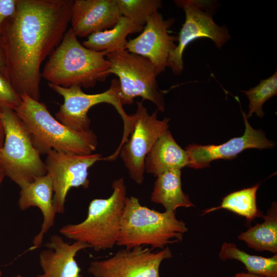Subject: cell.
Masks as SVG:
<instances>
[{
	"label": "cell",
	"mask_w": 277,
	"mask_h": 277,
	"mask_svg": "<svg viewBox=\"0 0 277 277\" xmlns=\"http://www.w3.org/2000/svg\"><path fill=\"white\" fill-rule=\"evenodd\" d=\"M73 0H18L0 36L6 76L20 95L39 101L41 67L61 42L70 22Z\"/></svg>",
	"instance_id": "1"
},
{
	"label": "cell",
	"mask_w": 277,
	"mask_h": 277,
	"mask_svg": "<svg viewBox=\"0 0 277 277\" xmlns=\"http://www.w3.org/2000/svg\"><path fill=\"white\" fill-rule=\"evenodd\" d=\"M107 53L87 48L69 28L46 63L42 76L48 83L68 88L86 89L104 82L110 74Z\"/></svg>",
	"instance_id": "2"
},
{
	"label": "cell",
	"mask_w": 277,
	"mask_h": 277,
	"mask_svg": "<svg viewBox=\"0 0 277 277\" xmlns=\"http://www.w3.org/2000/svg\"><path fill=\"white\" fill-rule=\"evenodd\" d=\"M14 110L29 132L33 144L40 155L54 150L77 154H90L96 148L94 132H77L54 117L46 106L26 94Z\"/></svg>",
	"instance_id": "3"
},
{
	"label": "cell",
	"mask_w": 277,
	"mask_h": 277,
	"mask_svg": "<svg viewBox=\"0 0 277 277\" xmlns=\"http://www.w3.org/2000/svg\"><path fill=\"white\" fill-rule=\"evenodd\" d=\"M187 231L175 212L151 209L132 196L126 199L116 244L126 249L149 245L153 250L162 249L169 244L182 241Z\"/></svg>",
	"instance_id": "4"
},
{
	"label": "cell",
	"mask_w": 277,
	"mask_h": 277,
	"mask_svg": "<svg viewBox=\"0 0 277 277\" xmlns=\"http://www.w3.org/2000/svg\"><path fill=\"white\" fill-rule=\"evenodd\" d=\"M113 192L107 199L92 200L86 218L82 222L63 226L60 232L74 241L88 244L95 251L112 248L116 244L126 196L123 177L114 180Z\"/></svg>",
	"instance_id": "5"
},
{
	"label": "cell",
	"mask_w": 277,
	"mask_h": 277,
	"mask_svg": "<svg viewBox=\"0 0 277 277\" xmlns=\"http://www.w3.org/2000/svg\"><path fill=\"white\" fill-rule=\"evenodd\" d=\"M5 140L0 149V170L20 188L47 174L45 162L15 111L0 108Z\"/></svg>",
	"instance_id": "6"
},
{
	"label": "cell",
	"mask_w": 277,
	"mask_h": 277,
	"mask_svg": "<svg viewBox=\"0 0 277 277\" xmlns=\"http://www.w3.org/2000/svg\"><path fill=\"white\" fill-rule=\"evenodd\" d=\"M110 66V74L118 77L119 96L123 106L132 105L134 98L152 102L158 111L165 110V101L156 81L157 73L153 64L147 58L126 50L108 53L106 56Z\"/></svg>",
	"instance_id": "7"
},
{
	"label": "cell",
	"mask_w": 277,
	"mask_h": 277,
	"mask_svg": "<svg viewBox=\"0 0 277 277\" xmlns=\"http://www.w3.org/2000/svg\"><path fill=\"white\" fill-rule=\"evenodd\" d=\"M48 84L49 87L62 96L63 103L55 113V118L69 128L77 132L89 130L91 120L88 116L89 109L100 103L112 105L121 116L124 123V134L122 140L128 139L133 128L131 115L124 111L120 98L118 80L113 79L108 89L96 94H87L78 86L65 88Z\"/></svg>",
	"instance_id": "8"
},
{
	"label": "cell",
	"mask_w": 277,
	"mask_h": 277,
	"mask_svg": "<svg viewBox=\"0 0 277 277\" xmlns=\"http://www.w3.org/2000/svg\"><path fill=\"white\" fill-rule=\"evenodd\" d=\"M174 3L185 13V21L180 31L177 46L169 58L168 67L175 75L180 74L184 69L183 53L193 41L208 38L220 49L231 38L225 25L220 26L213 21L217 8L216 3L203 0H176Z\"/></svg>",
	"instance_id": "9"
},
{
	"label": "cell",
	"mask_w": 277,
	"mask_h": 277,
	"mask_svg": "<svg viewBox=\"0 0 277 277\" xmlns=\"http://www.w3.org/2000/svg\"><path fill=\"white\" fill-rule=\"evenodd\" d=\"M143 102H137L136 111L131 115L133 128L130 138L118 152L130 177L137 184L144 179L147 155L159 137L168 130L170 121L167 117L158 120L157 110L149 114Z\"/></svg>",
	"instance_id": "10"
},
{
	"label": "cell",
	"mask_w": 277,
	"mask_h": 277,
	"mask_svg": "<svg viewBox=\"0 0 277 277\" xmlns=\"http://www.w3.org/2000/svg\"><path fill=\"white\" fill-rule=\"evenodd\" d=\"M46 155L45 164L52 182L53 207L56 213H63L69 191L73 187L88 188V169L104 158L99 153L82 155L54 150Z\"/></svg>",
	"instance_id": "11"
},
{
	"label": "cell",
	"mask_w": 277,
	"mask_h": 277,
	"mask_svg": "<svg viewBox=\"0 0 277 277\" xmlns=\"http://www.w3.org/2000/svg\"><path fill=\"white\" fill-rule=\"evenodd\" d=\"M172 256L168 247L156 252L144 246L125 248L108 259L91 262L88 271L94 277H160L162 262Z\"/></svg>",
	"instance_id": "12"
},
{
	"label": "cell",
	"mask_w": 277,
	"mask_h": 277,
	"mask_svg": "<svg viewBox=\"0 0 277 277\" xmlns=\"http://www.w3.org/2000/svg\"><path fill=\"white\" fill-rule=\"evenodd\" d=\"M174 18L165 19L158 11L147 21L141 33L128 41L126 50L148 59L159 74L168 67L170 55L175 50L178 36L171 35L169 29Z\"/></svg>",
	"instance_id": "13"
},
{
	"label": "cell",
	"mask_w": 277,
	"mask_h": 277,
	"mask_svg": "<svg viewBox=\"0 0 277 277\" xmlns=\"http://www.w3.org/2000/svg\"><path fill=\"white\" fill-rule=\"evenodd\" d=\"M245 125L244 134L232 138L220 145H200L192 144L186 147L189 157L187 167L202 169L208 167L211 162L220 159L230 160L235 158L243 151L250 148L260 150L271 148L274 144L265 136L261 130L252 128L248 121L247 115L242 111Z\"/></svg>",
	"instance_id": "14"
},
{
	"label": "cell",
	"mask_w": 277,
	"mask_h": 277,
	"mask_svg": "<svg viewBox=\"0 0 277 277\" xmlns=\"http://www.w3.org/2000/svg\"><path fill=\"white\" fill-rule=\"evenodd\" d=\"M121 16L117 0H75L70 28L77 37H88L112 28Z\"/></svg>",
	"instance_id": "15"
},
{
	"label": "cell",
	"mask_w": 277,
	"mask_h": 277,
	"mask_svg": "<svg viewBox=\"0 0 277 277\" xmlns=\"http://www.w3.org/2000/svg\"><path fill=\"white\" fill-rule=\"evenodd\" d=\"M45 245L48 249L39 254L43 273L37 277H83L74 258L79 251L90 247L88 244L77 241L70 244L62 236L53 235Z\"/></svg>",
	"instance_id": "16"
},
{
	"label": "cell",
	"mask_w": 277,
	"mask_h": 277,
	"mask_svg": "<svg viewBox=\"0 0 277 277\" xmlns=\"http://www.w3.org/2000/svg\"><path fill=\"white\" fill-rule=\"evenodd\" d=\"M53 197L52 182L48 174L21 188L17 203L19 208L24 211L31 207H37L43 216L41 230L34 237L30 250L42 245L45 234L54 224L56 212L53 205Z\"/></svg>",
	"instance_id": "17"
},
{
	"label": "cell",
	"mask_w": 277,
	"mask_h": 277,
	"mask_svg": "<svg viewBox=\"0 0 277 277\" xmlns=\"http://www.w3.org/2000/svg\"><path fill=\"white\" fill-rule=\"evenodd\" d=\"M188 164L187 152L177 144L168 130L159 137L147 155L145 170L156 177L168 170H181Z\"/></svg>",
	"instance_id": "18"
},
{
	"label": "cell",
	"mask_w": 277,
	"mask_h": 277,
	"mask_svg": "<svg viewBox=\"0 0 277 277\" xmlns=\"http://www.w3.org/2000/svg\"><path fill=\"white\" fill-rule=\"evenodd\" d=\"M143 29L131 19L122 16L113 27L91 34L82 44L90 50L107 54L126 50L128 35L142 32Z\"/></svg>",
	"instance_id": "19"
},
{
	"label": "cell",
	"mask_w": 277,
	"mask_h": 277,
	"mask_svg": "<svg viewBox=\"0 0 277 277\" xmlns=\"http://www.w3.org/2000/svg\"><path fill=\"white\" fill-rule=\"evenodd\" d=\"M156 177L150 197L152 202L161 204L166 211L172 212L179 207L194 206L183 191L180 169L168 170Z\"/></svg>",
	"instance_id": "20"
},
{
	"label": "cell",
	"mask_w": 277,
	"mask_h": 277,
	"mask_svg": "<svg viewBox=\"0 0 277 277\" xmlns=\"http://www.w3.org/2000/svg\"><path fill=\"white\" fill-rule=\"evenodd\" d=\"M263 223L257 224L241 233L238 239L244 241L247 246L255 251L277 252V208L273 203Z\"/></svg>",
	"instance_id": "21"
},
{
	"label": "cell",
	"mask_w": 277,
	"mask_h": 277,
	"mask_svg": "<svg viewBox=\"0 0 277 277\" xmlns=\"http://www.w3.org/2000/svg\"><path fill=\"white\" fill-rule=\"evenodd\" d=\"M219 256L221 260H236L245 266L248 272L261 277H277V255L271 258L252 255L239 249L232 243L224 242Z\"/></svg>",
	"instance_id": "22"
},
{
	"label": "cell",
	"mask_w": 277,
	"mask_h": 277,
	"mask_svg": "<svg viewBox=\"0 0 277 277\" xmlns=\"http://www.w3.org/2000/svg\"><path fill=\"white\" fill-rule=\"evenodd\" d=\"M259 184L232 192L223 198L220 205L204 210L203 214L224 209L246 217L250 222L255 217H263L264 214L258 209L256 203V192Z\"/></svg>",
	"instance_id": "23"
},
{
	"label": "cell",
	"mask_w": 277,
	"mask_h": 277,
	"mask_svg": "<svg viewBox=\"0 0 277 277\" xmlns=\"http://www.w3.org/2000/svg\"><path fill=\"white\" fill-rule=\"evenodd\" d=\"M249 99V111L247 118L253 113L259 117L264 116L263 105L268 100L277 94V72L267 78L261 80L260 83L247 91H242Z\"/></svg>",
	"instance_id": "24"
},
{
	"label": "cell",
	"mask_w": 277,
	"mask_h": 277,
	"mask_svg": "<svg viewBox=\"0 0 277 277\" xmlns=\"http://www.w3.org/2000/svg\"><path fill=\"white\" fill-rule=\"evenodd\" d=\"M121 15L144 27L149 17L162 8L160 0H117Z\"/></svg>",
	"instance_id": "25"
},
{
	"label": "cell",
	"mask_w": 277,
	"mask_h": 277,
	"mask_svg": "<svg viewBox=\"0 0 277 277\" xmlns=\"http://www.w3.org/2000/svg\"><path fill=\"white\" fill-rule=\"evenodd\" d=\"M21 96L14 89L7 76L0 71V108L15 110L21 104Z\"/></svg>",
	"instance_id": "26"
},
{
	"label": "cell",
	"mask_w": 277,
	"mask_h": 277,
	"mask_svg": "<svg viewBox=\"0 0 277 277\" xmlns=\"http://www.w3.org/2000/svg\"><path fill=\"white\" fill-rule=\"evenodd\" d=\"M17 3L18 0H0V33L4 23L16 11Z\"/></svg>",
	"instance_id": "27"
},
{
	"label": "cell",
	"mask_w": 277,
	"mask_h": 277,
	"mask_svg": "<svg viewBox=\"0 0 277 277\" xmlns=\"http://www.w3.org/2000/svg\"><path fill=\"white\" fill-rule=\"evenodd\" d=\"M0 71L6 75V62L4 51L3 50L0 36Z\"/></svg>",
	"instance_id": "28"
},
{
	"label": "cell",
	"mask_w": 277,
	"mask_h": 277,
	"mask_svg": "<svg viewBox=\"0 0 277 277\" xmlns=\"http://www.w3.org/2000/svg\"><path fill=\"white\" fill-rule=\"evenodd\" d=\"M5 140V131L3 125L0 121V149L3 147Z\"/></svg>",
	"instance_id": "29"
},
{
	"label": "cell",
	"mask_w": 277,
	"mask_h": 277,
	"mask_svg": "<svg viewBox=\"0 0 277 277\" xmlns=\"http://www.w3.org/2000/svg\"><path fill=\"white\" fill-rule=\"evenodd\" d=\"M234 277H261L260 276L252 274L249 272H241L236 273Z\"/></svg>",
	"instance_id": "30"
},
{
	"label": "cell",
	"mask_w": 277,
	"mask_h": 277,
	"mask_svg": "<svg viewBox=\"0 0 277 277\" xmlns=\"http://www.w3.org/2000/svg\"><path fill=\"white\" fill-rule=\"evenodd\" d=\"M5 176H6L4 172L1 170H0V188L2 182Z\"/></svg>",
	"instance_id": "31"
},
{
	"label": "cell",
	"mask_w": 277,
	"mask_h": 277,
	"mask_svg": "<svg viewBox=\"0 0 277 277\" xmlns=\"http://www.w3.org/2000/svg\"><path fill=\"white\" fill-rule=\"evenodd\" d=\"M12 277H23V276H22V275H20V274H17V275H15V276H12Z\"/></svg>",
	"instance_id": "32"
},
{
	"label": "cell",
	"mask_w": 277,
	"mask_h": 277,
	"mask_svg": "<svg viewBox=\"0 0 277 277\" xmlns=\"http://www.w3.org/2000/svg\"><path fill=\"white\" fill-rule=\"evenodd\" d=\"M2 271L0 270V277H2Z\"/></svg>",
	"instance_id": "33"
},
{
	"label": "cell",
	"mask_w": 277,
	"mask_h": 277,
	"mask_svg": "<svg viewBox=\"0 0 277 277\" xmlns=\"http://www.w3.org/2000/svg\"><path fill=\"white\" fill-rule=\"evenodd\" d=\"M1 110H0V121H1Z\"/></svg>",
	"instance_id": "34"
}]
</instances>
